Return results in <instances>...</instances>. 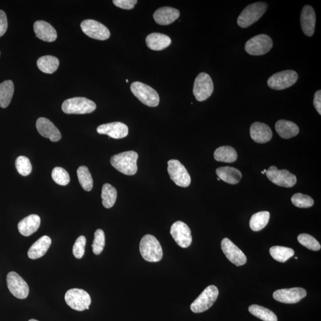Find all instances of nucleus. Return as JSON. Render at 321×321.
Returning a JSON list of instances; mask_svg holds the SVG:
<instances>
[{
    "label": "nucleus",
    "mask_w": 321,
    "mask_h": 321,
    "mask_svg": "<svg viewBox=\"0 0 321 321\" xmlns=\"http://www.w3.org/2000/svg\"><path fill=\"white\" fill-rule=\"evenodd\" d=\"M167 170H168L170 179L176 185L182 188H187L191 184V176L185 166L179 160H169Z\"/></svg>",
    "instance_id": "9b49d317"
},
{
    "label": "nucleus",
    "mask_w": 321,
    "mask_h": 321,
    "mask_svg": "<svg viewBox=\"0 0 321 321\" xmlns=\"http://www.w3.org/2000/svg\"><path fill=\"white\" fill-rule=\"evenodd\" d=\"M249 311L252 315L264 321H278L276 314L270 309L257 304L250 306Z\"/></svg>",
    "instance_id": "72a5a7b5"
},
{
    "label": "nucleus",
    "mask_w": 321,
    "mask_h": 321,
    "mask_svg": "<svg viewBox=\"0 0 321 321\" xmlns=\"http://www.w3.org/2000/svg\"><path fill=\"white\" fill-rule=\"evenodd\" d=\"M97 132L101 135H108L114 139H122L128 135L129 128L123 123L113 122L98 126Z\"/></svg>",
    "instance_id": "a211bd4d"
},
{
    "label": "nucleus",
    "mask_w": 321,
    "mask_h": 321,
    "mask_svg": "<svg viewBox=\"0 0 321 321\" xmlns=\"http://www.w3.org/2000/svg\"><path fill=\"white\" fill-rule=\"evenodd\" d=\"M291 202L298 208H307L311 207L314 204L313 199L309 196L296 193L291 198Z\"/></svg>",
    "instance_id": "a19ab883"
},
{
    "label": "nucleus",
    "mask_w": 321,
    "mask_h": 321,
    "mask_svg": "<svg viewBox=\"0 0 321 321\" xmlns=\"http://www.w3.org/2000/svg\"><path fill=\"white\" fill-rule=\"evenodd\" d=\"M51 239L47 235H44L33 244L28 252V257L31 260H37L44 256L50 248Z\"/></svg>",
    "instance_id": "393cba45"
},
{
    "label": "nucleus",
    "mask_w": 321,
    "mask_h": 321,
    "mask_svg": "<svg viewBox=\"0 0 321 321\" xmlns=\"http://www.w3.org/2000/svg\"><path fill=\"white\" fill-rule=\"evenodd\" d=\"M276 130L278 135L286 139L296 136L299 132V127L296 124L285 120L278 121L276 124Z\"/></svg>",
    "instance_id": "cd10ccee"
},
{
    "label": "nucleus",
    "mask_w": 321,
    "mask_h": 321,
    "mask_svg": "<svg viewBox=\"0 0 321 321\" xmlns=\"http://www.w3.org/2000/svg\"><path fill=\"white\" fill-rule=\"evenodd\" d=\"M78 182L85 191L90 192L93 188V179L89 169L86 166H81L77 170Z\"/></svg>",
    "instance_id": "f704fd0d"
},
{
    "label": "nucleus",
    "mask_w": 321,
    "mask_h": 321,
    "mask_svg": "<svg viewBox=\"0 0 321 321\" xmlns=\"http://www.w3.org/2000/svg\"><path fill=\"white\" fill-rule=\"evenodd\" d=\"M146 43L150 50L160 51L165 50L172 44V39L160 33H152L147 36Z\"/></svg>",
    "instance_id": "a878e982"
},
{
    "label": "nucleus",
    "mask_w": 321,
    "mask_h": 321,
    "mask_svg": "<svg viewBox=\"0 0 321 321\" xmlns=\"http://www.w3.org/2000/svg\"><path fill=\"white\" fill-rule=\"evenodd\" d=\"M216 173L219 179L230 185L237 184L242 178L241 172L233 167H219L216 170Z\"/></svg>",
    "instance_id": "bb28decb"
},
{
    "label": "nucleus",
    "mask_w": 321,
    "mask_h": 321,
    "mask_svg": "<svg viewBox=\"0 0 321 321\" xmlns=\"http://www.w3.org/2000/svg\"><path fill=\"white\" fill-rule=\"evenodd\" d=\"M41 224L39 216L32 214L22 219L18 224V230L22 235L28 237L37 231Z\"/></svg>",
    "instance_id": "b1692460"
},
{
    "label": "nucleus",
    "mask_w": 321,
    "mask_h": 321,
    "mask_svg": "<svg viewBox=\"0 0 321 321\" xmlns=\"http://www.w3.org/2000/svg\"><path fill=\"white\" fill-rule=\"evenodd\" d=\"M306 291L302 288L295 287L276 290L273 294V297L278 302L293 304L299 302L306 296Z\"/></svg>",
    "instance_id": "f3484780"
},
{
    "label": "nucleus",
    "mask_w": 321,
    "mask_h": 321,
    "mask_svg": "<svg viewBox=\"0 0 321 321\" xmlns=\"http://www.w3.org/2000/svg\"><path fill=\"white\" fill-rule=\"evenodd\" d=\"M117 196V190L109 183H106L103 186L102 198L103 205L105 208L109 209L113 207L115 204Z\"/></svg>",
    "instance_id": "473e14b6"
},
{
    "label": "nucleus",
    "mask_w": 321,
    "mask_h": 321,
    "mask_svg": "<svg viewBox=\"0 0 321 321\" xmlns=\"http://www.w3.org/2000/svg\"><path fill=\"white\" fill-rule=\"evenodd\" d=\"M65 301L72 309L84 311L89 309L91 303V296L86 291L79 289L68 290L65 294Z\"/></svg>",
    "instance_id": "0eeeda50"
},
{
    "label": "nucleus",
    "mask_w": 321,
    "mask_h": 321,
    "mask_svg": "<svg viewBox=\"0 0 321 321\" xmlns=\"http://www.w3.org/2000/svg\"><path fill=\"white\" fill-rule=\"evenodd\" d=\"M8 289L13 296L19 299L28 296L29 288L26 281L16 272H10L7 276Z\"/></svg>",
    "instance_id": "4468645a"
},
{
    "label": "nucleus",
    "mask_w": 321,
    "mask_h": 321,
    "mask_svg": "<svg viewBox=\"0 0 321 321\" xmlns=\"http://www.w3.org/2000/svg\"><path fill=\"white\" fill-rule=\"evenodd\" d=\"M214 91V84L211 77L206 73H199L196 77L193 93L196 100L202 102L211 96Z\"/></svg>",
    "instance_id": "1a4fd4ad"
},
{
    "label": "nucleus",
    "mask_w": 321,
    "mask_h": 321,
    "mask_svg": "<svg viewBox=\"0 0 321 321\" xmlns=\"http://www.w3.org/2000/svg\"><path fill=\"white\" fill-rule=\"evenodd\" d=\"M81 27L85 34L97 40H106L110 37L109 29L101 23L94 20H85L81 23Z\"/></svg>",
    "instance_id": "ddd939ff"
},
{
    "label": "nucleus",
    "mask_w": 321,
    "mask_h": 321,
    "mask_svg": "<svg viewBox=\"0 0 321 321\" xmlns=\"http://www.w3.org/2000/svg\"><path fill=\"white\" fill-rule=\"evenodd\" d=\"M29 321H38V320L34 319H31L29 320Z\"/></svg>",
    "instance_id": "de8ad7c7"
},
{
    "label": "nucleus",
    "mask_w": 321,
    "mask_h": 321,
    "mask_svg": "<svg viewBox=\"0 0 321 321\" xmlns=\"http://www.w3.org/2000/svg\"><path fill=\"white\" fill-rule=\"evenodd\" d=\"M15 165L18 173L22 176H28L32 172V165L28 157L19 156L16 160Z\"/></svg>",
    "instance_id": "ea45409f"
},
{
    "label": "nucleus",
    "mask_w": 321,
    "mask_h": 321,
    "mask_svg": "<svg viewBox=\"0 0 321 321\" xmlns=\"http://www.w3.org/2000/svg\"><path fill=\"white\" fill-rule=\"evenodd\" d=\"M180 15L178 9L170 7H163L156 10L153 16L156 24L166 26L175 22L180 17Z\"/></svg>",
    "instance_id": "4be33fe9"
},
{
    "label": "nucleus",
    "mask_w": 321,
    "mask_h": 321,
    "mask_svg": "<svg viewBox=\"0 0 321 321\" xmlns=\"http://www.w3.org/2000/svg\"><path fill=\"white\" fill-rule=\"evenodd\" d=\"M138 154L130 150L119 153L111 157V165L118 171L127 176L135 175L137 171V160Z\"/></svg>",
    "instance_id": "f257e3e1"
},
{
    "label": "nucleus",
    "mask_w": 321,
    "mask_h": 321,
    "mask_svg": "<svg viewBox=\"0 0 321 321\" xmlns=\"http://www.w3.org/2000/svg\"><path fill=\"white\" fill-rule=\"evenodd\" d=\"M34 29L36 36L41 40L49 42L56 40L57 32L48 22L43 21L35 22Z\"/></svg>",
    "instance_id": "5701e85b"
},
{
    "label": "nucleus",
    "mask_w": 321,
    "mask_h": 321,
    "mask_svg": "<svg viewBox=\"0 0 321 321\" xmlns=\"http://www.w3.org/2000/svg\"><path fill=\"white\" fill-rule=\"evenodd\" d=\"M270 214L268 211H261L252 216L250 225L252 230L259 231L263 230L269 222Z\"/></svg>",
    "instance_id": "2f4dec72"
},
{
    "label": "nucleus",
    "mask_w": 321,
    "mask_h": 321,
    "mask_svg": "<svg viewBox=\"0 0 321 321\" xmlns=\"http://www.w3.org/2000/svg\"><path fill=\"white\" fill-rule=\"evenodd\" d=\"M266 175L274 184L285 188H291L297 182L295 175L287 170H278L276 166H271L267 170Z\"/></svg>",
    "instance_id": "f8f14e48"
},
{
    "label": "nucleus",
    "mask_w": 321,
    "mask_h": 321,
    "mask_svg": "<svg viewBox=\"0 0 321 321\" xmlns=\"http://www.w3.org/2000/svg\"><path fill=\"white\" fill-rule=\"evenodd\" d=\"M8 28V19L5 12L0 10V37L4 35Z\"/></svg>",
    "instance_id": "c03bdc74"
},
{
    "label": "nucleus",
    "mask_w": 321,
    "mask_h": 321,
    "mask_svg": "<svg viewBox=\"0 0 321 321\" xmlns=\"http://www.w3.org/2000/svg\"><path fill=\"white\" fill-rule=\"evenodd\" d=\"M126 83H129V81H128V80L126 79Z\"/></svg>",
    "instance_id": "09e8293b"
},
{
    "label": "nucleus",
    "mask_w": 321,
    "mask_h": 321,
    "mask_svg": "<svg viewBox=\"0 0 321 321\" xmlns=\"http://www.w3.org/2000/svg\"><path fill=\"white\" fill-rule=\"evenodd\" d=\"M113 4L120 9L131 10L137 4L136 0H114Z\"/></svg>",
    "instance_id": "37998d69"
},
{
    "label": "nucleus",
    "mask_w": 321,
    "mask_h": 321,
    "mask_svg": "<svg viewBox=\"0 0 321 321\" xmlns=\"http://www.w3.org/2000/svg\"><path fill=\"white\" fill-rule=\"evenodd\" d=\"M298 79L295 71L287 70L275 73L268 78L267 84L271 89L283 90L293 86Z\"/></svg>",
    "instance_id": "9d476101"
},
{
    "label": "nucleus",
    "mask_w": 321,
    "mask_h": 321,
    "mask_svg": "<svg viewBox=\"0 0 321 321\" xmlns=\"http://www.w3.org/2000/svg\"><path fill=\"white\" fill-rule=\"evenodd\" d=\"M313 106L315 107V109L319 113V115H321V91L320 90L317 91L314 96L313 99Z\"/></svg>",
    "instance_id": "a18cd8bd"
},
{
    "label": "nucleus",
    "mask_w": 321,
    "mask_h": 321,
    "mask_svg": "<svg viewBox=\"0 0 321 321\" xmlns=\"http://www.w3.org/2000/svg\"><path fill=\"white\" fill-rule=\"evenodd\" d=\"M0 55H1V52H0Z\"/></svg>",
    "instance_id": "8fccbe9b"
},
{
    "label": "nucleus",
    "mask_w": 321,
    "mask_h": 321,
    "mask_svg": "<svg viewBox=\"0 0 321 321\" xmlns=\"http://www.w3.org/2000/svg\"><path fill=\"white\" fill-rule=\"evenodd\" d=\"M270 253L275 260L280 263H286L293 256L294 251L291 248L276 246L270 248Z\"/></svg>",
    "instance_id": "c9c22d12"
},
{
    "label": "nucleus",
    "mask_w": 321,
    "mask_h": 321,
    "mask_svg": "<svg viewBox=\"0 0 321 321\" xmlns=\"http://www.w3.org/2000/svg\"><path fill=\"white\" fill-rule=\"evenodd\" d=\"M266 172H267V170L265 169L264 170V171L263 172H261V173H262V174H264L265 173H266Z\"/></svg>",
    "instance_id": "49530a36"
},
{
    "label": "nucleus",
    "mask_w": 321,
    "mask_h": 321,
    "mask_svg": "<svg viewBox=\"0 0 321 321\" xmlns=\"http://www.w3.org/2000/svg\"><path fill=\"white\" fill-rule=\"evenodd\" d=\"M106 245V237L105 233L101 229H98L94 234V240L92 247L94 254L97 255L101 254L104 250V248Z\"/></svg>",
    "instance_id": "4c0bfd02"
},
{
    "label": "nucleus",
    "mask_w": 321,
    "mask_h": 321,
    "mask_svg": "<svg viewBox=\"0 0 321 321\" xmlns=\"http://www.w3.org/2000/svg\"><path fill=\"white\" fill-rule=\"evenodd\" d=\"M299 243L309 250L317 251L320 250V245L315 238L307 234H301L297 237Z\"/></svg>",
    "instance_id": "58836bf2"
},
{
    "label": "nucleus",
    "mask_w": 321,
    "mask_h": 321,
    "mask_svg": "<svg viewBox=\"0 0 321 321\" xmlns=\"http://www.w3.org/2000/svg\"><path fill=\"white\" fill-rule=\"evenodd\" d=\"M273 42L269 36L261 34L255 36L247 42L245 50L251 55H263L268 53L273 48Z\"/></svg>",
    "instance_id": "6e6552de"
},
{
    "label": "nucleus",
    "mask_w": 321,
    "mask_h": 321,
    "mask_svg": "<svg viewBox=\"0 0 321 321\" xmlns=\"http://www.w3.org/2000/svg\"><path fill=\"white\" fill-rule=\"evenodd\" d=\"M36 126L39 133L45 138L50 139L51 141L55 142L61 139V135L60 131L50 120L46 118H39Z\"/></svg>",
    "instance_id": "6ab92c4d"
},
{
    "label": "nucleus",
    "mask_w": 321,
    "mask_h": 321,
    "mask_svg": "<svg viewBox=\"0 0 321 321\" xmlns=\"http://www.w3.org/2000/svg\"><path fill=\"white\" fill-rule=\"evenodd\" d=\"M218 294V288L214 285L206 287L192 303L191 310L193 312L199 313L208 310L217 300Z\"/></svg>",
    "instance_id": "423d86ee"
},
{
    "label": "nucleus",
    "mask_w": 321,
    "mask_h": 321,
    "mask_svg": "<svg viewBox=\"0 0 321 321\" xmlns=\"http://www.w3.org/2000/svg\"><path fill=\"white\" fill-rule=\"evenodd\" d=\"M131 91L140 102L150 107L158 106L159 97L152 88L139 82H135L131 85Z\"/></svg>",
    "instance_id": "20e7f679"
},
{
    "label": "nucleus",
    "mask_w": 321,
    "mask_h": 321,
    "mask_svg": "<svg viewBox=\"0 0 321 321\" xmlns=\"http://www.w3.org/2000/svg\"><path fill=\"white\" fill-rule=\"evenodd\" d=\"M139 250L144 260L149 263H157L162 260L163 252L162 246L152 235H144L140 242Z\"/></svg>",
    "instance_id": "f03ea898"
},
{
    "label": "nucleus",
    "mask_w": 321,
    "mask_h": 321,
    "mask_svg": "<svg viewBox=\"0 0 321 321\" xmlns=\"http://www.w3.org/2000/svg\"><path fill=\"white\" fill-rule=\"evenodd\" d=\"M214 156L217 162L231 163L237 159V153L232 147L223 146L215 150Z\"/></svg>",
    "instance_id": "c85d7f7f"
},
{
    "label": "nucleus",
    "mask_w": 321,
    "mask_h": 321,
    "mask_svg": "<svg viewBox=\"0 0 321 321\" xmlns=\"http://www.w3.org/2000/svg\"><path fill=\"white\" fill-rule=\"evenodd\" d=\"M251 137L255 142L265 143L269 142L273 137V132L266 124L255 122L250 128Z\"/></svg>",
    "instance_id": "412c9836"
},
{
    "label": "nucleus",
    "mask_w": 321,
    "mask_h": 321,
    "mask_svg": "<svg viewBox=\"0 0 321 321\" xmlns=\"http://www.w3.org/2000/svg\"><path fill=\"white\" fill-rule=\"evenodd\" d=\"M300 23L302 31L307 37H312L315 32L316 14L310 6H304L300 15Z\"/></svg>",
    "instance_id": "aec40b11"
},
{
    "label": "nucleus",
    "mask_w": 321,
    "mask_h": 321,
    "mask_svg": "<svg viewBox=\"0 0 321 321\" xmlns=\"http://www.w3.org/2000/svg\"><path fill=\"white\" fill-rule=\"evenodd\" d=\"M58 59L51 55H45V56L39 58L37 61V65L39 69L45 73L52 74L57 70L59 66Z\"/></svg>",
    "instance_id": "7c9ffc66"
},
{
    "label": "nucleus",
    "mask_w": 321,
    "mask_h": 321,
    "mask_svg": "<svg viewBox=\"0 0 321 321\" xmlns=\"http://www.w3.org/2000/svg\"><path fill=\"white\" fill-rule=\"evenodd\" d=\"M62 110L68 114H85L93 113L96 110V103L84 97L70 98L62 104Z\"/></svg>",
    "instance_id": "39448f33"
},
{
    "label": "nucleus",
    "mask_w": 321,
    "mask_h": 321,
    "mask_svg": "<svg viewBox=\"0 0 321 321\" xmlns=\"http://www.w3.org/2000/svg\"><path fill=\"white\" fill-rule=\"evenodd\" d=\"M170 234L180 247L187 248L191 246L192 242L191 230L185 222H175L172 225Z\"/></svg>",
    "instance_id": "2eb2a0df"
},
{
    "label": "nucleus",
    "mask_w": 321,
    "mask_h": 321,
    "mask_svg": "<svg viewBox=\"0 0 321 321\" xmlns=\"http://www.w3.org/2000/svg\"><path fill=\"white\" fill-rule=\"evenodd\" d=\"M267 8V5L264 2L255 3L248 6L238 17V25L242 28L249 27L264 15Z\"/></svg>",
    "instance_id": "7ed1b4c3"
},
{
    "label": "nucleus",
    "mask_w": 321,
    "mask_h": 321,
    "mask_svg": "<svg viewBox=\"0 0 321 321\" xmlns=\"http://www.w3.org/2000/svg\"><path fill=\"white\" fill-rule=\"evenodd\" d=\"M221 246L222 252L231 263L237 267L247 263V258L244 252L232 243L230 239H222Z\"/></svg>",
    "instance_id": "dca6fc26"
},
{
    "label": "nucleus",
    "mask_w": 321,
    "mask_h": 321,
    "mask_svg": "<svg viewBox=\"0 0 321 321\" xmlns=\"http://www.w3.org/2000/svg\"><path fill=\"white\" fill-rule=\"evenodd\" d=\"M14 90V84L12 81H6L0 84V107L5 109L9 106Z\"/></svg>",
    "instance_id": "c756f323"
},
{
    "label": "nucleus",
    "mask_w": 321,
    "mask_h": 321,
    "mask_svg": "<svg viewBox=\"0 0 321 321\" xmlns=\"http://www.w3.org/2000/svg\"><path fill=\"white\" fill-rule=\"evenodd\" d=\"M86 243L87 239L84 235H81L77 238L73 247V254L75 258L81 259L84 257Z\"/></svg>",
    "instance_id": "79ce46f5"
},
{
    "label": "nucleus",
    "mask_w": 321,
    "mask_h": 321,
    "mask_svg": "<svg viewBox=\"0 0 321 321\" xmlns=\"http://www.w3.org/2000/svg\"><path fill=\"white\" fill-rule=\"evenodd\" d=\"M51 176L54 181L59 185L66 186L70 182L69 174L60 167H55L52 170Z\"/></svg>",
    "instance_id": "e433bc0d"
}]
</instances>
